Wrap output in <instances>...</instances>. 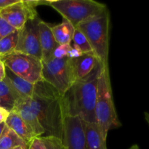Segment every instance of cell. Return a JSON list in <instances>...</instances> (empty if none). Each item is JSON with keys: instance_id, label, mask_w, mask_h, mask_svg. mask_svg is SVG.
Returning a JSON list of instances; mask_svg holds the SVG:
<instances>
[{"instance_id": "obj_32", "label": "cell", "mask_w": 149, "mask_h": 149, "mask_svg": "<svg viewBox=\"0 0 149 149\" xmlns=\"http://www.w3.org/2000/svg\"><path fill=\"white\" fill-rule=\"evenodd\" d=\"M13 149H25V148H23V147H21V146H18V147H16V148H15Z\"/></svg>"}, {"instance_id": "obj_30", "label": "cell", "mask_w": 149, "mask_h": 149, "mask_svg": "<svg viewBox=\"0 0 149 149\" xmlns=\"http://www.w3.org/2000/svg\"><path fill=\"white\" fill-rule=\"evenodd\" d=\"M144 116H145L146 121V122L148 123L149 126V113H148V112H145V113H144Z\"/></svg>"}, {"instance_id": "obj_11", "label": "cell", "mask_w": 149, "mask_h": 149, "mask_svg": "<svg viewBox=\"0 0 149 149\" xmlns=\"http://www.w3.org/2000/svg\"><path fill=\"white\" fill-rule=\"evenodd\" d=\"M4 81L10 87L20 100L31 98L33 96L35 84L23 79L7 68H6V76Z\"/></svg>"}, {"instance_id": "obj_10", "label": "cell", "mask_w": 149, "mask_h": 149, "mask_svg": "<svg viewBox=\"0 0 149 149\" xmlns=\"http://www.w3.org/2000/svg\"><path fill=\"white\" fill-rule=\"evenodd\" d=\"M62 141L66 149H87L82 123L79 118L65 116Z\"/></svg>"}, {"instance_id": "obj_29", "label": "cell", "mask_w": 149, "mask_h": 149, "mask_svg": "<svg viewBox=\"0 0 149 149\" xmlns=\"http://www.w3.org/2000/svg\"><path fill=\"white\" fill-rule=\"evenodd\" d=\"M5 122H3V123L0 124V137H1V134H2L3 130H4V127H5Z\"/></svg>"}, {"instance_id": "obj_20", "label": "cell", "mask_w": 149, "mask_h": 149, "mask_svg": "<svg viewBox=\"0 0 149 149\" xmlns=\"http://www.w3.org/2000/svg\"><path fill=\"white\" fill-rule=\"evenodd\" d=\"M18 100L20 99L10 87L4 81H0V106L10 112L15 109Z\"/></svg>"}, {"instance_id": "obj_24", "label": "cell", "mask_w": 149, "mask_h": 149, "mask_svg": "<svg viewBox=\"0 0 149 149\" xmlns=\"http://www.w3.org/2000/svg\"><path fill=\"white\" fill-rule=\"evenodd\" d=\"M15 31L17 30L12 27L0 15V40Z\"/></svg>"}, {"instance_id": "obj_3", "label": "cell", "mask_w": 149, "mask_h": 149, "mask_svg": "<svg viewBox=\"0 0 149 149\" xmlns=\"http://www.w3.org/2000/svg\"><path fill=\"white\" fill-rule=\"evenodd\" d=\"M95 116L100 133L106 141L110 130L122 126L113 103L109 66L102 67L99 75Z\"/></svg>"}, {"instance_id": "obj_2", "label": "cell", "mask_w": 149, "mask_h": 149, "mask_svg": "<svg viewBox=\"0 0 149 149\" xmlns=\"http://www.w3.org/2000/svg\"><path fill=\"white\" fill-rule=\"evenodd\" d=\"M102 67L99 63L87 77L76 81L62 96L65 116H77L84 122H95L97 81Z\"/></svg>"}, {"instance_id": "obj_22", "label": "cell", "mask_w": 149, "mask_h": 149, "mask_svg": "<svg viewBox=\"0 0 149 149\" xmlns=\"http://www.w3.org/2000/svg\"><path fill=\"white\" fill-rule=\"evenodd\" d=\"M71 42L74 45H76L83 54L93 53V49H92L90 42L87 40V37L84 36V34L81 31V30H79L77 28H76Z\"/></svg>"}, {"instance_id": "obj_23", "label": "cell", "mask_w": 149, "mask_h": 149, "mask_svg": "<svg viewBox=\"0 0 149 149\" xmlns=\"http://www.w3.org/2000/svg\"><path fill=\"white\" fill-rule=\"evenodd\" d=\"M71 48V44L68 45H58L54 49L51 58H56V59H62L66 58L67 54Z\"/></svg>"}, {"instance_id": "obj_16", "label": "cell", "mask_w": 149, "mask_h": 149, "mask_svg": "<svg viewBox=\"0 0 149 149\" xmlns=\"http://www.w3.org/2000/svg\"><path fill=\"white\" fill-rule=\"evenodd\" d=\"M87 149H107L106 141L103 139L99 127L95 122H84L81 120Z\"/></svg>"}, {"instance_id": "obj_18", "label": "cell", "mask_w": 149, "mask_h": 149, "mask_svg": "<svg viewBox=\"0 0 149 149\" xmlns=\"http://www.w3.org/2000/svg\"><path fill=\"white\" fill-rule=\"evenodd\" d=\"M18 146L23 147L25 149L29 148V145L14 131L5 125L0 137V149H13Z\"/></svg>"}, {"instance_id": "obj_26", "label": "cell", "mask_w": 149, "mask_h": 149, "mask_svg": "<svg viewBox=\"0 0 149 149\" xmlns=\"http://www.w3.org/2000/svg\"><path fill=\"white\" fill-rule=\"evenodd\" d=\"M20 1V0H0V12Z\"/></svg>"}, {"instance_id": "obj_19", "label": "cell", "mask_w": 149, "mask_h": 149, "mask_svg": "<svg viewBox=\"0 0 149 149\" xmlns=\"http://www.w3.org/2000/svg\"><path fill=\"white\" fill-rule=\"evenodd\" d=\"M28 149H66L62 139L55 136L36 137Z\"/></svg>"}, {"instance_id": "obj_8", "label": "cell", "mask_w": 149, "mask_h": 149, "mask_svg": "<svg viewBox=\"0 0 149 149\" xmlns=\"http://www.w3.org/2000/svg\"><path fill=\"white\" fill-rule=\"evenodd\" d=\"M39 4H46V1L20 0L1 10L0 15L12 27L20 31L29 20L37 17L36 7Z\"/></svg>"}, {"instance_id": "obj_9", "label": "cell", "mask_w": 149, "mask_h": 149, "mask_svg": "<svg viewBox=\"0 0 149 149\" xmlns=\"http://www.w3.org/2000/svg\"><path fill=\"white\" fill-rule=\"evenodd\" d=\"M39 17L30 20L19 31L18 41L15 52L32 55L42 60L38 24Z\"/></svg>"}, {"instance_id": "obj_21", "label": "cell", "mask_w": 149, "mask_h": 149, "mask_svg": "<svg viewBox=\"0 0 149 149\" xmlns=\"http://www.w3.org/2000/svg\"><path fill=\"white\" fill-rule=\"evenodd\" d=\"M18 36L19 31H15L0 40V58L15 52L17 45Z\"/></svg>"}, {"instance_id": "obj_14", "label": "cell", "mask_w": 149, "mask_h": 149, "mask_svg": "<svg viewBox=\"0 0 149 149\" xmlns=\"http://www.w3.org/2000/svg\"><path fill=\"white\" fill-rule=\"evenodd\" d=\"M71 63L74 79L77 81L87 77L100 62L94 53H88L83 54L78 58L71 59Z\"/></svg>"}, {"instance_id": "obj_28", "label": "cell", "mask_w": 149, "mask_h": 149, "mask_svg": "<svg viewBox=\"0 0 149 149\" xmlns=\"http://www.w3.org/2000/svg\"><path fill=\"white\" fill-rule=\"evenodd\" d=\"M6 76V67L2 61L0 60V81H4Z\"/></svg>"}, {"instance_id": "obj_7", "label": "cell", "mask_w": 149, "mask_h": 149, "mask_svg": "<svg viewBox=\"0 0 149 149\" xmlns=\"http://www.w3.org/2000/svg\"><path fill=\"white\" fill-rule=\"evenodd\" d=\"M6 68L23 79L36 84L43 80L42 60L32 55L14 52L0 58Z\"/></svg>"}, {"instance_id": "obj_4", "label": "cell", "mask_w": 149, "mask_h": 149, "mask_svg": "<svg viewBox=\"0 0 149 149\" xmlns=\"http://www.w3.org/2000/svg\"><path fill=\"white\" fill-rule=\"evenodd\" d=\"M110 15L108 10L100 15L82 22L76 28L90 42L93 52L103 66H109Z\"/></svg>"}, {"instance_id": "obj_6", "label": "cell", "mask_w": 149, "mask_h": 149, "mask_svg": "<svg viewBox=\"0 0 149 149\" xmlns=\"http://www.w3.org/2000/svg\"><path fill=\"white\" fill-rule=\"evenodd\" d=\"M42 78L63 96L76 81L71 59L50 58L42 61Z\"/></svg>"}, {"instance_id": "obj_1", "label": "cell", "mask_w": 149, "mask_h": 149, "mask_svg": "<svg viewBox=\"0 0 149 149\" xmlns=\"http://www.w3.org/2000/svg\"><path fill=\"white\" fill-rule=\"evenodd\" d=\"M27 103L35 113L46 136L62 139L65 118L62 95L45 80L34 84L33 96Z\"/></svg>"}, {"instance_id": "obj_12", "label": "cell", "mask_w": 149, "mask_h": 149, "mask_svg": "<svg viewBox=\"0 0 149 149\" xmlns=\"http://www.w3.org/2000/svg\"><path fill=\"white\" fill-rule=\"evenodd\" d=\"M27 99L18 100L16 103L15 109L13 110L16 111L18 114L21 116L25 123L28 125L31 130L32 131L36 137H40L45 133V130L42 127L35 113L32 111L27 103Z\"/></svg>"}, {"instance_id": "obj_25", "label": "cell", "mask_w": 149, "mask_h": 149, "mask_svg": "<svg viewBox=\"0 0 149 149\" xmlns=\"http://www.w3.org/2000/svg\"><path fill=\"white\" fill-rule=\"evenodd\" d=\"M82 55L83 53L81 52V50L71 42V48L67 54V58H68L69 59H75V58H79Z\"/></svg>"}, {"instance_id": "obj_13", "label": "cell", "mask_w": 149, "mask_h": 149, "mask_svg": "<svg viewBox=\"0 0 149 149\" xmlns=\"http://www.w3.org/2000/svg\"><path fill=\"white\" fill-rule=\"evenodd\" d=\"M38 29L42 49V61H45L52 57V52L58 43L52 33V27L47 23L40 20L38 24Z\"/></svg>"}, {"instance_id": "obj_31", "label": "cell", "mask_w": 149, "mask_h": 149, "mask_svg": "<svg viewBox=\"0 0 149 149\" xmlns=\"http://www.w3.org/2000/svg\"><path fill=\"white\" fill-rule=\"evenodd\" d=\"M129 149H140V148L137 144H135V145L132 146H131Z\"/></svg>"}, {"instance_id": "obj_5", "label": "cell", "mask_w": 149, "mask_h": 149, "mask_svg": "<svg viewBox=\"0 0 149 149\" xmlns=\"http://www.w3.org/2000/svg\"><path fill=\"white\" fill-rule=\"evenodd\" d=\"M46 4L60 13L74 27L108 11L106 4L93 0H49Z\"/></svg>"}, {"instance_id": "obj_17", "label": "cell", "mask_w": 149, "mask_h": 149, "mask_svg": "<svg viewBox=\"0 0 149 149\" xmlns=\"http://www.w3.org/2000/svg\"><path fill=\"white\" fill-rule=\"evenodd\" d=\"M75 29L69 21L65 20L59 25L52 27V31L58 45H68L72 42Z\"/></svg>"}, {"instance_id": "obj_15", "label": "cell", "mask_w": 149, "mask_h": 149, "mask_svg": "<svg viewBox=\"0 0 149 149\" xmlns=\"http://www.w3.org/2000/svg\"><path fill=\"white\" fill-rule=\"evenodd\" d=\"M5 125L10 129L14 131L21 139H23L29 146L32 140L36 138L34 134L32 132L30 128L25 123L23 119L16 111L13 110L10 112L5 122Z\"/></svg>"}, {"instance_id": "obj_27", "label": "cell", "mask_w": 149, "mask_h": 149, "mask_svg": "<svg viewBox=\"0 0 149 149\" xmlns=\"http://www.w3.org/2000/svg\"><path fill=\"white\" fill-rule=\"evenodd\" d=\"M9 113H10V111L0 106V124L6 122L9 116Z\"/></svg>"}]
</instances>
